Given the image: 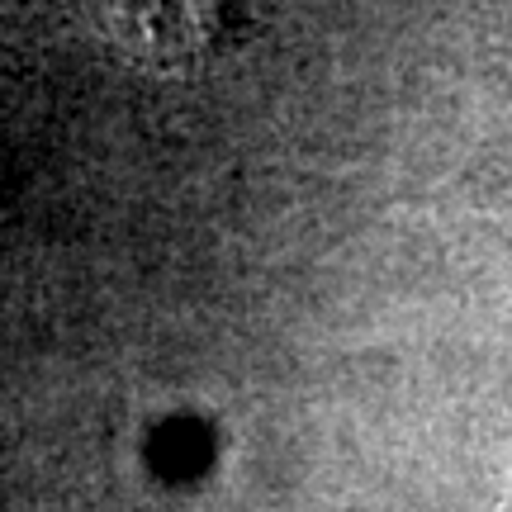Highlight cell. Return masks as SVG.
I'll return each mask as SVG.
<instances>
[{"instance_id": "1", "label": "cell", "mask_w": 512, "mask_h": 512, "mask_svg": "<svg viewBox=\"0 0 512 512\" xmlns=\"http://www.w3.org/2000/svg\"><path fill=\"white\" fill-rule=\"evenodd\" d=\"M271 0H105L114 38L157 72H200L261 29Z\"/></svg>"}]
</instances>
